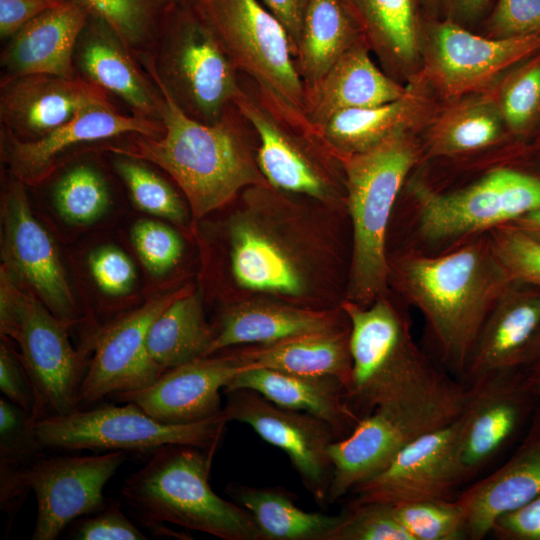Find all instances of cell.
Here are the masks:
<instances>
[{
	"mask_svg": "<svg viewBox=\"0 0 540 540\" xmlns=\"http://www.w3.org/2000/svg\"><path fill=\"white\" fill-rule=\"evenodd\" d=\"M389 282L424 317L444 365L463 377L490 311L512 283L488 232L445 254H399L389 260Z\"/></svg>",
	"mask_w": 540,
	"mask_h": 540,
	"instance_id": "cell-1",
	"label": "cell"
},
{
	"mask_svg": "<svg viewBox=\"0 0 540 540\" xmlns=\"http://www.w3.org/2000/svg\"><path fill=\"white\" fill-rule=\"evenodd\" d=\"M146 67L161 95L164 134H136L131 142L108 145L107 150L165 170L183 191L195 218L224 206L241 189L269 185L237 119L225 113L213 123L193 118L176 101L151 62L147 61Z\"/></svg>",
	"mask_w": 540,
	"mask_h": 540,
	"instance_id": "cell-2",
	"label": "cell"
},
{
	"mask_svg": "<svg viewBox=\"0 0 540 540\" xmlns=\"http://www.w3.org/2000/svg\"><path fill=\"white\" fill-rule=\"evenodd\" d=\"M350 322L352 371L345 401L359 418L383 405L419 401L455 381L415 343L407 314L386 294L367 306L343 300Z\"/></svg>",
	"mask_w": 540,
	"mask_h": 540,
	"instance_id": "cell-3",
	"label": "cell"
},
{
	"mask_svg": "<svg viewBox=\"0 0 540 540\" xmlns=\"http://www.w3.org/2000/svg\"><path fill=\"white\" fill-rule=\"evenodd\" d=\"M152 452L121 487L124 500L147 527L168 522L223 540H262L252 515L211 488L214 452L189 445Z\"/></svg>",
	"mask_w": 540,
	"mask_h": 540,
	"instance_id": "cell-4",
	"label": "cell"
},
{
	"mask_svg": "<svg viewBox=\"0 0 540 540\" xmlns=\"http://www.w3.org/2000/svg\"><path fill=\"white\" fill-rule=\"evenodd\" d=\"M420 150L401 132L362 153L342 157L353 243L345 300L367 306L387 293L386 235L397 196Z\"/></svg>",
	"mask_w": 540,
	"mask_h": 540,
	"instance_id": "cell-5",
	"label": "cell"
},
{
	"mask_svg": "<svg viewBox=\"0 0 540 540\" xmlns=\"http://www.w3.org/2000/svg\"><path fill=\"white\" fill-rule=\"evenodd\" d=\"M70 325L26 292L2 266L0 331L15 340L34 387L37 418L62 416L77 409L84 375L81 358L68 338Z\"/></svg>",
	"mask_w": 540,
	"mask_h": 540,
	"instance_id": "cell-6",
	"label": "cell"
},
{
	"mask_svg": "<svg viewBox=\"0 0 540 540\" xmlns=\"http://www.w3.org/2000/svg\"><path fill=\"white\" fill-rule=\"evenodd\" d=\"M465 390V385L454 382L419 401L379 406L360 419L348 436L332 442L327 505L381 472L411 442L456 420Z\"/></svg>",
	"mask_w": 540,
	"mask_h": 540,
	"instance_id": "cell-7",
	"label": "cell"
},
{
	"mask_svg": "<svg viewBox=\"0 0 540 540\" xmlns=\"http://www.w3.org/2000/svg\"><path fill=\"white\" fill-rule=\"evenodd\" d=\"M410 190L419 234L437 245L464 242L540 211V176L506 167L452 192L433 190L422 181H413Z\"/></svg>",
	"mask_w": 540,
	"mask_h": 540,
	"instance_id": "cell-8",
	"label": "cell"
},
{
	"mask_svg": "<svg viewBox=\"0 0 540 540\" xmlns=\"http://www.w3.org/2000/svg\"><path fill=\"white\" fill-rule=\"evenodd\" d=\"M224 411L199 422L165 424L132 402L107 405L38 419L45 448L67 450L153 451L165 445H189L216 452L226 424Z\"/></svg>",
	"mask_w": 540,
	"mask_h": 540,
	"instance_id": "cell-9",
	"label": "cell"
},
{
	"mask_svg": "<svg viewBox=\"0 0 540 540\" xmlns=\"http://www.w3.org/2000/svg\"><path fill=\"white\" fill-rule=\"evenodd\" d=\"M196 12L215 33L237 70L260 90L304 114V84L289 37L258 0H197Z\"/></svg>",
	"mask_w": 540,
	"mask_h": 540,
	"instance_id": "cell-10",
	"label": "cell"
},
{
	"mask_svg": "<svg viewBox=\"0 0 540 540\" xmlns=\"http://www.w3.org/2000/svg\"><path fill=\"white\" fill-rule=\"evenodd\" d=\"M233 105L258 136L257 164L272 188L324 202L336 199L335 182L322 157L329 151L303 113L263 91L258 99L243 91Z\"/></svg>",
	"mask_w": 540,
	"mask_h": 540,
	"instance_id": "cell-11",
	"label": "cell"
},
{
	"mask_svg": "<svg viewBox=\"0 0 540 540\" xmlns=\"http://www.w3.org/2000/svg\"><path fill=\"white\" fill-rule=\"evenodd\" d=\"M151 64L179 105L204 123L219 120L243 93L235 65L197 12L182 14L171 23L160 68Z\"/></svg>",
	"mask_w": 540,
	"mask_h": 540,
	"instance_id": "cell-12",
	"label": "cell"
},
{
	"mask_svg": "<svg viewBox=\"0 0 540 540\" xmlns=\"http://www.w3.org/2000/svg\"><path fill=\"white\" fill-rule=\"evenodd\" d=\"M191 290L151 297L142 306L101 328L93 337V357L78 394V405L142 389L165 370L150 356L147 335L152 322L177 298Z\"/></svg>",
	"mask_w": 540,
	"mask_h": 540,
	"instance_id": "cell-13",
	"label": "cell"
},
{
	"mask_svg": "<svg viewBox=\"0 0 540 540\" xmlns=\"http://www.w3.org/2000/svg\"><path fill=\"white\" fill-rule=\"evenodd\" d=\"M540 50V35L486 38L451 20L435 24L424 52L423 76L446 98L482 91L507 68Z\"/></svg>",
	"mask_w": 540,
	"mask_h": 540,
	"instance_id": "cell-14",
	"label": "cell"
},
{
	"mask_svg": "<svg viewBox=\"0 0 540 540\" xmlns=\"http://www.w3.org/2000/svg\"><path fill=\"white\" fill-rule=\"evenodd\" d=\"M223 393V411L229 422L249 425L264 441L284 451L306 490L319 505L326 506L332 475L328 447L337 440L331 426L308 413L280 407L254 390Z\"/></svg>",
	"mask_w": 540,
	"mask_h": 540,
	"instance_id": "cell-15",
	"label": "cell"
},
{
	"mask_svg": "<svg viewBox=\"0 0 540 540\" xmlns=\"http://www.w3.org/2000/svg\"><path fill=\"white\" fill-rule=\"evenodd\" d=\"M247 190L249 207L236 213L229 223L230 266L235 282L250 291L304 302L311 285L306 257L297 242L288 238L289 233L281 231L269 215H261L250 187ZM254 190L256 193L255 186Z\"/></svg>",
	"mask_w": 540,
	"mask_h": 540,
	"instance_id": "cell-16",
	"label": "cell"
},
{
	"mask_svg": "<svg viewBox=\"0 0 540 540\" xmlns=\"http://www.w3.org/2000/svg\"><path fill=\"white\" fill-rule=\"evenodd\" d=\"M124 451L91 456L45 455L26 471L37 499L33 540H55L73 520L95 514L105 505L103 489L125 461Z\"/></svg>",
	"mask_w": 540,
	"mask_h": 540,
	"instance_id": "cell-17",
	"label": "cell"
},
{
	"mask_svg": "<svg viewBox=\"0 0 540 540\" xmlns=\"http://www.w3.org/2000/svg\"><path fill=\"white\" fill-rule=\"evenodd\" d=\"M4 268L57 318L71 325L76 305L55 244L34 217L24 183L15 178L2 204Z\"/></svg>",
	"mask_w": 540,
	"mask_h": 540,
	"instance_id": "cell-18",
	"label": "cell"
},
{
	"mask_svg": "<svg viewBox=\"0 0 540 540\" xmlns=\"http://www.w3.org/2000/svg\"><path fill=\"white\" fill-rule=\"evenodd\" d=\"M459 416L402 449L381 472L358 484L354 500L388 505L454 499L464 483L458 451Z\"/></svg>",
	"mask_w": 540,
	"mask_h": 540,
	"instance_id": "cell-19",
	"label": "cell"
},
{
	"mask_svg": "<svg viewBox=\"0 0 540 540\" xmlns=\"http://www.w3.org/2000/svg\"><path fill=\"white\" fill-rule=\"evenodd\" d=\"M243 348L202 356L165 370L152 384L112 396L132 402L165 424H188L220 413L221 391L243 370L253 367Z\"/></svg>",
	"mask_w": 540,
	"mask_h": 540,
	"instance_id": "cell-20",
	"label": "cell"
},
{
	"mask_svg": "<svg viewBox=\"0 0 540 540\" xmlns=\"http://www.w3.org/2000/svg\"><path fill=\"white\" fill-rule=\"evenodd\" d=\"M515 368L491 371L468 380L459 415L458 451L464 482L476 476L504 448L522 416V395Z\"/></svg>",
	"mask_w": 540,
	"mask_h": 540,
	"instance_id": "cell-21",
	"label": "cell"
},
{
	"mask_svg": "<svg viewBox=\"0 0 540 540\" xmlns=\"http://www.w3.org/2000/svg\"><path fill=\"white\" fill-rule=\"evenodd\" d=\"M159 122L135 114L117 112L111 103L92 105L45 135L23 140L2 131V150L13 176L24 184H38L47 178L60 157L76 146L125 134L157 137Z\"/></svg>",
	"mask_w": 540,
	"mask_h": 540,
	"instance_id": "cell-22",
	"label": "cell"
},
{
	"mask_svg": "<svg viewBox=\"0 0 540 540\" xmlns=\"http://www.w3.org/2000/svg\"><path fill=\"white\" fill-rule=\"evenodd\" d=\"M105 91L87 79L29 74L1 83L0 115L16 137L39 138L92 105L108 104Z\"/></svg>",
	"mask_w": 540,
	"mask_h": 540,
	"instance_id": "cell-23",
	"label": "cell"
},
{
	"mask_svg": "<svg viewBox=\"0 0 540 540\" xmlns=\"http://www.w3.org/2000/svg\"><path fill=\"white\" fill-rule=\"evenodd\" d=\"M88 18L78 0H66L28 22L2 52L1 83L29 74L76 77L75 50Z\"/></svg>",
	"mask_w": 540,
	"mask_h": 540,
	"instance_id": "cell-24",
	"label": "cell"
},
{
	"mask_svg": "<svg viewBox=\"0 0 540 540\" xmlns=\"http://www.w3.org/2000/svg\"><path fill=\"white\" fill-rule=\"evenodd\" d=\"M349 324L340 306L315 309L269 299L244 300L224 311L214 327L215 337L207 355L241 345H269Z\"/></svg>",
	"mask_w": 540,
	"mask_h": 540,
	"instance_id": "cell-25",
	"label": "cell"
},
{
	"mask_svg": "<svg viewBox=\"0 0 540 540\" xmlns=\"http://www.w3.org/2000/svg\"><path fill=\"white\" fill-rule=\"evenodd\" d=\"M433 111L429 83L421 73L399 99L333 114L318 130L327 150L337 159L366 152L395 134L411 132Z\"/></svg>",
	"mask_w": 540,
	"mask_h": 540,
	"instance_id": "cell-26",
	"label": "cell"
},
{
	"mask_svg": "<svg viewBox=\"0 0 540 540\" xmlns=\"http://www.w3.org/2000/svg\"><path fill=\"white\" fill-rule=\"evenodd\" d=\"M407 91L372 61L362 37L313 86L305 88L304 116L317 131L333 114L385 104Z\"/></svg>",
	"mask_w": 540,
	"mask_h": 540,
	"instance_id": "cell-27",
	"label": "cell"
},
{
	"mask_svg": "<svg viewBox=\"0 0 540 540\" xmlns=\"http://www.w3.org/2000/svg\"><path fill=\"white\" fill-rule=\"evenodd\" d=\"M539 496L540 435L534 434L507 462L455 498L464 515L466 539L485 538L498 517Z\"/></svg>",
	"mask_w": 540,
	"mask_h": 540,
	"instance_id": "cell-28",
	"label": "cell"
},
{
	"mask_svg": "<svg viewBox=\"0 0 540 540\" xmlns=\"http://www.w3.org/2000/svg\"><path fill=\"white\" fill-rule=\"evenodd\" d=\"M539 330L540 288L512 282L480 331L465 378L522 365Z\"/></svg>",
	"mask_w": 540,
	"mask_h": 540,
	"instance_id": "cell-29",
	"label": "cell"
},
{
	"mask_svg": "<svg viewBox=\"0 0 540 540\" xmlns=\"http://www.w3.org/2000/svg\"><path fill=\"white\" fill-rule=\"evenodd\" d=\"M239 388L254 390L280 407L325 421L337 440L348 436L360 421L346 404L344 384L336 377L298 375L253 366L236 375L223 392Z\"/></svg>",
	"mask_w": 540,
	"mask_h": 540,
	"instance_id": "cell-30",
	"label": "cell"
},
{
	"mask_svg": "<svg viewBox=\"0 0 540 540\" xmlns=\"http://www.w3.org/2000/svg\"><path fill=\"white\" fill-rule=\"evenodd\" d=\"M127 49L104 21L89 14L74 58L85 79L120 97L135 114L160 119L161 95L142 76Z\"/></svg>",
	"mask_w": 540,
	"mask_h": 540,
	"instance_id": "cell-31",
	"label": "cell"
},
{
	"mask_svg": "<svg viewBox=\"0 0 540 540\" xmlns=\"http://www.w3.org/2000/svg\"><path fill=\"white\" fill-rule=\"evenodd\" d=\"M243 352L257 367L306 376H332L345 388L350 381V324L269 345H247Z\"/></svg>",
	"mask_w": 540,
	"mask_h": 540,
	"instance_id": "cell-32",
	"label": "cell"
},
{
	"mask_svg": "<svg viewBox=\"0 0 540 540\" xmlns=\"http://www.w3.org/2000/svg\"><path fill=\"white\" fill-rule=\"evenodd\" d=\"M367 44L392 69L406 72L422 50L416 0H342Z\"/></svg>",
	"mask_w": 540,
	"mask_h": 540,
	"instance_id": "cell-33",
	"label": "cell"
},
{
	"mask_svg": "<svg viewBox=\"0 0 540 540\" xmlns=\"http://www.w3.org/2000/svg\"><path fill=\"white\" fill-rule=\"evenodd\" d=\"M226 492L254 518L262 540H332L341 513L327 515L299 508L284 489L232 483Z\"/></svg>",
	"mask_w": 540,
	"mask_h": 540,
	"instance_id": "cell-34",
	"label": "cell"
},
{
	"mask_svg": "<svg viewBox=\"0 0 540 540\" xmlns=\"http://www.w3.org/2000/svg\"><path fill=\"white\" fill-rule=\"evenodd\" d=\"M433 120L426 135L427 154L453 157L498 144L504 121L495 94L455 99Z\"/></svg>",
	"mask_w": 540,
	"mask_h": 540,
	"instance_id": "cell-35",
	"label": "cell"
},
{
	"mask_svg": "<svg viewBox=\"0 0 540 540\" xmlns=\"http://www.w3.org/2000/svg\"><path fill=\"white\" fill-rule=\"evenodd\" d=\"M362 37L342 0H309L294 58L304 88L315 85Z\"/></svg>",
	"mask_w": 540,
	"mask_h": 540,
	"instance_id": "cell-36",
	"label": "cell"
},
{
	"mask_svg": "<svg viewBox=\"0 0 540 540\" xmlns=\"http://www.w3.org/2000/svg\"><path fill=\"white\" fill-rule=\"evenodd\" d=\"M215 329L205 319L200 296L189 290L152 322L147 335L151 358L164 370L206 356Z\"/></svg>",
	"mask_w": 540,
	"mask_h": 540,
	"instance_id": "cell-37",
	"label": "cell"
},
{
	"mask_svg": "<svg viewBox=\"0 0 540 540\" xmlns=\"http://www.w3.org/2000/svg\"><path fill=\"white\" fill-rule=\"evenodd\" d=\"M37 419L6 398L0 399V506L14 518L30 488L26 471L44 456L35 427Z\"/></svg>",
	"mask_w": 540,
	"mask_h": 540,
	"instance_id": "cell-38",
	"label": "cell"
},
{
	"mask_svg": "<svg viewBox=\"0 0 540 540\" xmlns=\"http://www.w3.org/2000/svg\"><path fill=\"white\" fill-rule=\"evenodd\" d=\"M54 200L58 212L67 222L86 225L104 214L110 197L102 176L90 166L79 165L58 181Z\"/></svg>",
	"mask_w": 540,
	"mask_h": 540,
	"instance_id": "cell-39",
	"label": "cell"
},
{
	"mask_svg": "<svg viewBox=\"0 0 540 540\" xmlns=\"http://www.w3.org/2000/svg\"><path fill=\"white\" fill-rule=\"evenodd\" d=\"M391 508L411 540L466 539L464 515L455 498L402 503Z\"/></svg>",
	"mask_w": 540,
	"mask_h": 540,
	"instance_id": "cell-40",
	"label": "cell"
},
{
	"mask_svg": "<svg viewBox=\"0 0 540 540\" xmlns=\"http://www.w3.org/2000/svg\"><path fill=\"white\" fill-rule=\"evenodd\" d=\"M104 21L128 49L148 42L156 30L165 0H78Z\"/></svg>",
	"mask_w": 540,
	"mask_h": 540,
	"instance_id": "cell-41",
	"label": "cell"
},
{
	"mask_svg": "<svg viewBox=\"0 0 540 540\" xmlns=\"http://www.w3.org/2000/svg\"><path fill=\"white\" fill-rule=\"evenodd\" d=\"M118 156L114 167L126 184L134 203L152 215L184 224L187 211L171 185L142 161Z\"/></svg>",
	"mask_w": 540,
	"mask_h": 540,
	"instance_id": "cell-42",
	"label": "cell"
},
{
	"mask_svg": "<svg viewBox=\"0 0 540 540\" xmlns=\"http://www.w3.org/2000/svg\"><path fill=\"white\" fill-rule=\"evenodd\" d=\"M495 97L505 126L525 134L540 113V54L512 71Z\"/></svg>",
	"mask_w": 540,
	"mask_h": 540,
	"instance_id": "cell-43",
	"label": "cell"
},
{
	"mask_svg": "<svg viewBox=\"0 0 540 540\" xmlns=\"http://www.w3.org/2000/svg\"><path fill=\"white\" fill-rule=\"evenodd\" d=\"M488 234L509 279L540 288V242L511 223L497 226Z\"/></svg>",
	"mask_w": 540,
	"mask_h": 540,
	"instance_id": "cell-44",
	"label": "cell"
},
{
	"mask_svg": "<svg viewBox=\"0 0 540 540\" xmlns=\"http://www.w3.org/2000/svg\"><path fill=\"white\" fill-rule=\"evenodd\" d=\"M332 540H411V537L395 519L391 505L353 499L341 512Z\"/></svg>",
	"mask_w": 540,
	"mask_h": 540,
	"instance_id": "cell-45",
	"label": "cell"
},
{
	"mask_svg": "<svg viewBox=\"0 0 540 540\" xmlns=\"http://www.w3.org/2000/svg\"><path fill=\"white\" fill-rule=\"evenodd\" d=\"M131 240L144 266L157 276L174 267L183 252L181 237L167 225L153 220L137 221L131 230Z\"/></svg>",
	"mask_w": 540,
	"mask_h": 540,
	"instance_id": "cell-46",
	"label": "cell"
},
{
	"mask_svg": "<svg viewBox=\"0 0 540 540\" xmlns=\"http://www.w3.org/2000/svg\"><path fill=\"white\" fill-rule=\"evenodd\" d=\"M88 266L93 280L107 295H125L136 280L133 262L114 246H103L93 251L88 258Z\"/></svg>",
	"mask_w": 540,
	"mask_h": 540,
	"instance_id": "cell-47",
	"label": "cell"
},
{
	"mask_svg": "<svg viewBox=\"0 0 540 540\" xmlns=\"http://www.w3.org/2000/svg\"><path fill=\"white\" fill-rule=\"evenodd\" d=\"M487 29L499 39L540 35V0H498Z\"/></svg>",
	"mask_w": 540,
	"mask_h": 540,
	"instance_id": "cell-48",
	"label": "cell"
},
{
	"mask_svg": "<svg viewBox=\"0 0 540 540\" xmlns=\"http://www.w3.org/2000/svg\"><path fill=\"white\" fill-rule=\"evenodd\" d=\"M80 540H146L147 537L122 513L119 502L106 505L80 521L73 534Z\"/></svg>",
	"mask_w": 540,
	"mask_h": 540,
	"instance_id": "cell-49",
	"label": "cell"
},
{
	"mask_svg": "<svg viewBox=\"0 0 540 540\" xmlns=\"http://www.w3.org/2000/svg\"><path fill=\"white\" fill-rule=\"evenodd\" d=\"M0 390L13 404L33 415L37 420V401L32 382L12 347L2 337L0 345Z\"/></svg>",
	"mask_w": 540,
	"mask_h": 540,
	"instance_id": "cell-50",
	"label": "cell"
},
{
	"mask_svg": "<svg viewBox=\"0 0 540 540\" xmlns=\"http://www.w3.org/2000/svg\"><path fill=\"white\" fill-rule=\"evenodd\" d=\"M490 534L502 540H540V496L498 517Z\"/></svg>",
	"mask_w": 540,
	"mask_h": 540,
	"instance_id": "cell-51",
	"label": "cell"
},
{
	"mask_svg": "<svg viewBox=\"0 0 540 540\" xmlns=\"http://www.w3.org/2000/svg\"><path fill=\"white\" fill-rule=\"evenodd\" d=\"M66 0H0V37L10 39L28 22Z\"/></svg>",
	"mask_w": 540,
	"mask_h": 540,
	"instance_id": "cell-52",
	"label": "cell"
},
{
	"mask_svg": "<svg viewBox=\"0 0 540 540\" xmlns=\"http://www.w3.org/2000/svg\"><path fill=\"white\" fill-rule=\"evenodd\" d=\"M287 32L295 58L309 0H263Z\"/></svg>",
	"mask_w": 540,
	"mask_h": 540,
	"instance_id": "cell-53",
	"label": "cell"
},
{
	"mask_svg": "<svg viewBox=\"0 0 540 540\" xmlns=\"http://www.w3.org/2000/svg\"><path fill=\"white\" fill-rule=\"evenodd\" d=\"M490 0H452V7L459 17L472 20L478 17Z\"/></svg>",
	"mask_w": 540,
	"mask_h": 540,
	"instance_id": "cell-54",
	"label": "cell"
},
{
	"mask_svg": "<svg viewBox=\"0 0 540 540\" xmlns=\"http://www.w3.org/2000/svg\"><path fill=\"white\" fill-rule=\"evenodd\" d=\"M511 224L540 242V211L525 214Z\"/></svg>",
	"mask_w": 540,
	"mask_h": 540,
	"instance_id": "cell-55",
	"label": "cell"
},
{
	"mask_svg": "<svg viewBox=\"0 0 540 540\" xmlns=\"http://www.w3.org/2000/svg\"><path fill=\"white\" fill-rule=\"evenodd\" d=\"M523 364H532L540 369V330L527 350Z\"/></svg>",
	"mask_w": 540,
	"mask_h": 540,
	"instance_id": "cell-56",
	"label": "cell"
},
{
	"mask_svg": "<svg viewBox=\"0 0 540 540\" xmlns=\"http://www.w3.org/2000/svg\"><path fill=\"white\" fill-rule=\"evenodd\" d=\"M528 383L534 394L540 396V372L530 377Z\"/></svg>",
	"mask_w": 540,
	"mask_h": 540,
	"instance_id": "cell-57",
	"label": "cell"
},
{
	"mask_svg": "<svg viewBox=\"0 0 540 540\" xmlns=\"http://www.w3.org/2000/svg\"><path fill=\"white\" fill-rule=\"evenodd\" d=\"M426 4L431 9H436L440 3V0H425Z\"/></svg>",
	"mask_w": 540,
	"mask_h": 540,
	"instance_id": "cell-58",
	"label": "cell"
},
{
	"mask_svg": "<svg viewBox=\"0 0 540 540\" xmlns=\"http://www.w3.org/2000/svg\"><path fill=\"white\" fill-rule=\"evenodd\" d=\"M537 144L540 146V135H539V137L537 139Z\"/></svg>",
	"mask_w": 540,
	"mask_h": 540,
	"instance_id": "cell-59",
	"label": "cell"
}]
</instances>
